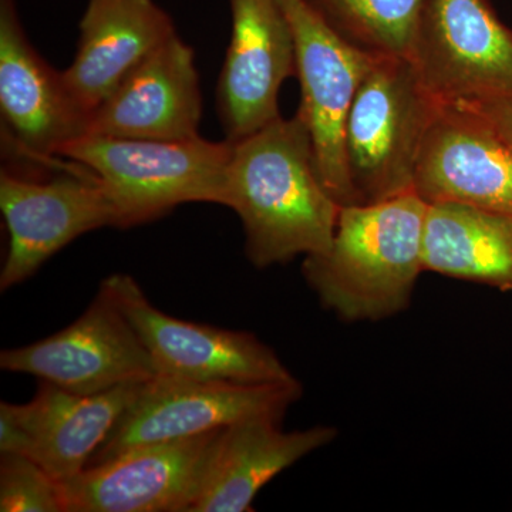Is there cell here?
<instances>
[{
	"instance_id": "6da1fadb",
	"label": "cell",
	"mask_w": 512,
	"mask_h": 512,
	"mask_svg": "<svg viewBox=\"0 0 512 512\" xmlns=\"http://www.w3.org/2000/svg\"><path fill=\"white\" fill-rule=\"evenodd\" d=\"M225 207L241 218L245 254L255 268L330 247L340 205L320 180L311 134L298 113L232 141Z\"/></svg>"
},
{
	"instance_id": "7a4b0ae2",
	"label": "cell",
	"mask_w": 512,
	"mask_h": 512,
	"mask_svg": "<svg viewBox=\"0 0 512 512\" xmlns=\"http://www.w3.org/2000/svg\"><path fill=\"white\" fill-rule=\"evenodd\" d=\"M429 202L416 191L340 207L332 244L305 256L302 274L346 322H377L409 308L423 266Z\"/></svg>"
},
{
	"instance_id": "3957f363",
	"label": "cell",
	"mask_w": 512,
	"mask_h": 512,
	"mask_svg": "<svg viewBox=\"0 0 512 512\" xmlns=\"http://www.w3.org/2000/svg\"><path fill=\"white\" fill-rule=\"evenodd\" d=\"M232 141L133 140L83 136L60 150L59 158L92 171L109 195L117 228L163 218L188 202L227 201Z\"/></svg>"
},
{
	"instance_id": "277c9868",
	"label": "cell",
	"mask_w": 512,
	"mask_h": 512,
	"mask_svg": "<svg viewBox=\"0 0 512 512\" xmlns=\"http://www.w3.org/2000/svg\"><path fill=\"white\" fill-rule=\"evenodd\" d=\"M440 106L412 60L373 59L350 104L343 133L355 205L414 191L421 148Z\"/></svg>"
},
{
	"instance_id": "5b68a950",
	"label": "cell",
	"mask_w": 512,
	"mask_h": 512,
	"mask_svg": "<svg viewBox=\"0 0 512 512\" xmlns=\"http://www.w3.org/2000/svg\"><path fill=\"white\" fill-rule=\"evenodd\" d=\"M302 394L298 379L245 384L154 377L143 384L87 467L143 444L188 439L255 417L282 420Z\"/></svg>"
},
{
	"instance_id": "8992f818",
	"label": "cell",
	"mask_w": 512,
	"mask_h": 512,
	"mask_svg": "<svg viewBox=\"0 0 512 512\" xmlns=\"http://www.w3.org/2000/svg\"><path fill=\"white\" fill-rule=\"evenodd\" d=\"M0 210L9 238L2 291L28 281L74 239L119 224L96 175L73 161L49 180L3 168Z\"/></svg>"
},
{
	"instance_id": "52a82bcc",
	"label": "cell",
	"mask_w": 512,
	"mask_h": 512,
	"mask_svg": "<svg viewBox=\"0 0 512 512\" xmlns=\"http://www.w3.org/2000/svg\"><path fill=\"white\" fill-rule=\"evenodd\" d=\"M412 62L441 104L512 100V30L490 0H427Z\"/></svg>"
},
{
	"instance_id": "ba28073f",
	"label": "cell",
	"mask_w": 512,
	"mask_h": 512,
	"mask_svg": "<svg viewBox=\"0 0 512 512\" xmlns=\"http://www.w3.org/2000/svg\"><path fill=\"white\" fill-rule=\"evenodd\" d=\"M143 340L157 376L245 384L295 379L274 350L255 335L173 318L156 308L133 276L101 282Z\"/></svg>"
},
{
	"instance_id": "9c48e42d",
	"label": "cell",
	"mask_w": 512,
	"mask_h": 512,
	"mask_svg": "<svg viewBox=\"0 0 512 512\" xmlns=\"http://www.w3.org/2000/svg\"><path fill=\"white\" fill-rule=\"evenodd\" d=\"M0 367L80 394L157 377L143 340L103 284L72 325L28 346L2 350Z\"/></svg>"
},
{
	"instance_id": "30bf717a",
	"label": "cell",
	"mask_w": 512,
	"mask_h": 512,
	"mask_svg": "<svg viewBox=\"0 0 512 512\" xmlns=\"http://www.w3.org/2000/svg\"><path fill=\"white\" fill-rule=\"evenodd\" d=\"M295 39L298 114L312 138L316 170L340 207L355 205L346 173L343 133L350 104L375 57L359 52L329 28L306 0H279Z\"/></svg>"
},
{
	"instance_id": "8fae6325",
	"label": "cell",
	"mask_w": 512,
	"mask_h": 512,
	"mask_svg": "<svg viewBox=\"0 0 512 512\" xmlns=\"http://www.w3.org/2000/svg\"><path fill=\"white\" fill-rule=\"evenodd\" d=\"M222 430L143 444L60 483L64 512H190Z\"/></svg>"
},
{
	"instance_id": "7c38bea8",
	"label": "cell",
	"mask_w": 512,
	"mask_h": 512,
	"mask_svg": "<svg viewBox=\"0 0 512 512\" xmlns=\"http://www.w3.org/2000/svg\"><path fill=\"white\" fill-rule=\"evenodd\" d=\"M0 113L3 143L12 154L40 167L86 136L89 119L56 72L30 45L16 0H0Z\"/></svg>"
},
{
	"instance_id": "4fadbf2b",
	"label": "cell",
	"mask_w": 512,
	"mask_h": 512,
	"mask_svg": "<svg viewBox=\"0 0 512 512\" xmlns=\"http://www.w3.org/2000/svg\"><path fill=\"white\" fill-rule=\"evenodd\" d=\"M231 42L217 87V110L229 141L279 119V93L296 76L295 39L279 0H229Z\"/></svg>"
},
{
	"instance_id": "5bb4252c",
	"label": "cell",
	"mask_w": 512,
	"mask_h": 512,
	"mask_svg": "<svg viewBox=\"0 0 512 512\" xmlns=\"http://www.w3.org/2000/svg\"><path fill=\"white\" fill-rule=\"evenodd\" d=\"M424 201L458 202L512 217V146L473 110L441 104L417 163Z\"/></svg>"
},
{
	"instance_id": "9a60e30c",
	"label": "cell",
	"mask_w": 512,
	"mask_h": 512,
	"mask_svg": "<svg viewBox=\"0 0 512 512\" xmlns=\"http://www.w3.org/2000/svg\"><path fill=\"white\" fill-rule=\"evenodd\" d=\"M201 119L194 50L174 33L94 111L86 136L187 140L200 136Z\"/></svg>"
},
{
	"instance_id": "2e32d148",
	"label": "cell",
	"mask_w": 512,
	"mask_h": 512,
	"mask_svg": "<svg viewBox=\"0 0 512 512\" xmlns=\"http://www.w3.org/2000/svg\"><path fill=\"white\" fill-rule=\"evenodd\" d=\"M173 20L154 0H89L64 86L87 119L168 37Z\"/></svg>"
},
{
	"instance_id": "e0dca14e",
	"label": "cell",
	"mask_w": 512,
	"mask_h": 512,
	"mask_svg": "<svg viewBox=\"0 0 512 512\" xmlns=\"http://www.w3.org/2000/svg\"><path fill=\"white\" fill-rule=\"evenodd\" d=\"M281 421L255 417L225 427L190 512L252 511L256 495L269 481L338 436L330 426L285 431Z\"/></svg>"
},
{
	"instance_id": "ac0fdd59",
	"label": "cell",
	"mask_w": 512,
	"mask_h": 512,
	"mask_svg": "<svg viewBox=\"0 0 512 512\" xmlns=\"http://www.w3.org/2000/svg\"><path fill=\"white\" fill-rule=\"evenodd\" d=\"M144 383L80 394L42 382L25 404H13L28 439V457L59 483L82 473Z\"/></svg>"
},
{
	"instance_id": "d6986e66",
	"label": "cell",
	"mask_w": 512,
	"mask_h": 512,
	"mask_svg": "<svg viewBox=\"0 0 512 512\" xmlns=\"http://www.w3.org/2000/svg\"><path fill=\"white\" fill-rule=\"evenodd\" d=\"M424 271L512 291V217L433 202L423 235Z\"/></svg>"
},
{
	"instance_id": "ffe728a7",
	"label": "cell",
	"mask_w": 512,
	"mask_h": 512,
	"mask_svg": "<svg viewBox=\"0 0 512 512\" xmlns=\"http://www.w3.org/2000/svg\"><path fill=\"white\" fill-rule=\"evenodd\" d=\"M359 52L412 60L427 0H306Z\"/></svg>"
},
{
	"instance_id": "44dd1931",
	"label": "cell",
	"mask_w": 512,
	"mask_h": 512,
	"mask_svg": "<svg viewBox=\"0 0 512 512\" xmlns=\"http://www.w3.org/2000/svg\"><path fill=\"white\" fill-rule=\"evenodd\" d=\"M0 511L64 512L60 483L33 458L6 454L0 460Z\"/></svg>"
},
{
	"instance_id": "7402d4cb",
	"label": "cell",
	"mask_w": 512,
	"mask_h": 512,
	"mask_svg": "<svg viewBox=\"0 0 512 512\" xmlns=\"http://www.w3.org/2000/svg\"><path fill=\"white\" fill-rule=\"evenodd\" d=\"M483 117L512 146V100L491 103L461 104Z\"/></svg>"
}]
</instances>
